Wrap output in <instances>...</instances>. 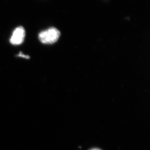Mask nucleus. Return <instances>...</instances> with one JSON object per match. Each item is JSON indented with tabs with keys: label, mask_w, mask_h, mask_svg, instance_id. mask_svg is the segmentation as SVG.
Masks as SVG:
<instances>
[{
	"label": "nucleus",
	"mask_w": 150,
	"mask_h": 150,
	"mask_svg": "<svg viewBox=\"0 0 150 150\" xmlns=\"http://www.w3.org/2000/svg\"><path fill=\"white\" fill-rule=\"evenodd\" d=\"M25 36V31L22 26L17 27L13 31L12 35L10 38V42L14 45H18L24 41Z\"/></svg>",
	"instance_id": "obj_2"
},
{
	"label": "nucleus",
	"mask_w": 150,
	"mask_h": 150,
	"mask_svg": "<svg viewBox=\"0 0 150 150\" xmlns=\"http://www.w3.org/2000/svg\"><path fill=\"white\" fill-rule=\"evenodd\" d=\"M60 35L59 31L55 28L52 27L40 32L38 35V38L43 44H53L58 40Z\"/></svg>",
	"instance_id": "obj_1"
},
{
	"label": "nucleus",
	"mask_w": 150,
	"mask_h": 150,
	"mask_svg": "<svg viewBox=\"0 0 150 150\" xmlns=\"http://www.w3.org/2000/svg\"><path fill=\"white\" fill-rule=\"evenodd\" d=\"M90 150H101L100 149H98V148H93V149H91Z\"/></svg>",
	"instance_id": "obj_4"
},
{
	"label": "nucleus",
	"mask_w": 150,
	"mask_h": 150,
	"mask_svg": "<svg viewBox=\"0 0 150 150\" xmlns=\"http://www.w3.org/2000/svg\"><path fill=\"white\" fill-rule=\"evenodd\" d=\"M18 57H21L22 58H26V59L30 58V57H29L28 55H25L21 52H20L19 54H18Z\"/></svg>",
	"instance_id": "obj_3"
}]
</instances>
